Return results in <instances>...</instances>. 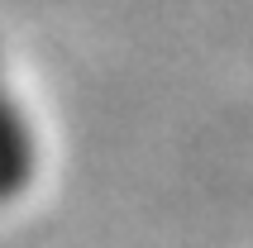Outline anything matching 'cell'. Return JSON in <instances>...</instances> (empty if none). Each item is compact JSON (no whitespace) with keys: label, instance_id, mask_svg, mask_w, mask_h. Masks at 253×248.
I'll list each match as a JSON object with an SVG mask.
<instances>
[{"label":"cell","instance_id":"cell-1","mask_svg":"<svg viewBox=\"0 0 253 248\" xmlns=\"http://www.w3.org/2000/svg\"><path fill=\"white\" fill-rule=\"evenodd\" d=\"M39 172V143H34V129H29L19 100L5 91L0 82V206L14 201V196L29 191V181Z\"/></svg>","mask_w":253,"mask_h":248}]
</instances>
